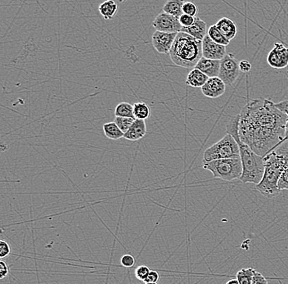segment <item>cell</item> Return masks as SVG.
Segmentation results:
<instances>
[{"label": "cell", "mask_w": 288, "mask_h": 284, "mask_svg": "<svg viewBox=\"0 0 288 284\" xmlns=\"http://www.w3.org/2000/svg\"><path fill=\"white\" fill-rule=\"evenodd\" d=\"M240 73L239 62L234 54L227 53L221 60L219 77L225 83L226 86H233L240 76Z\"/></svg>", "instance_id": "7"}, {"label": "cell", "mask_w": 288, "mask_h": 284, "mask_svg": "<svg viewBox=\"0 0 288 284\" xmlns=\"http://www.w3.org/2000/svg\"><path fill=\"white\" fill-rule=\"evenodd\" d=\"M226 46L217 44L206 36L203 40V57L207 59L221 60L225 57Z\"/></svg>", "instance_id": "11"}, {"label": "cell", "mask_w": 288, "mask_h": 284, "mask_svg": "<svg viewBox=\"0 0 288 284\" xmlns=\"http://www.w3.org/2000/svg\"><path fill=\"white\" fill-rule=\"evenodd\" d=\"M219 31L223 34L226 39L231 41L237 34V26L233 20L228 18H222L216 24Z\"/></svg>", "instance_id": "16"}, {"label": "cell", "mask_w": 288, "mask_h": 284, "mask_svg": "<svg viewBox=\"0 0 288 284\" xmlns=\"http://www.w3.org/2000/svg\"><path fill=\"white\" fill-rule=\"evenodd\" d=\"M184 3H185V2L181 1V0H169V1H167L164 5L163 12L179 18L184 14V13H183Z\"/></svg>", "instance_id": "19"}, {"label": "cell", "mask_w": 288, "mask_h": 284, "mask_svg": "<svg viewBox=\"0 0 288 284\" xmlns=\"http://www.w3.org/2000/svg\"><path fill=\"white\" fill-rule=\"evenodd\" d=\"M116 117H125V118H135L134 116V106L129 103H120L115 109Z\"/></svg>", "instance_id": "21"}, {"label": "cell", "mask_w": 288, "mask_h": 284, "mask_svg": "<svg viewBox=\"0 0 288 284\" xmlns=\"http://www.w3.org/2000/svg\"><path fill=\"white\" fill-rule=\"evenodd\" d=\"M265 174L255 189L268 198L278 196L280 190L278 189V182L283 172L287 170L285 164L273 151H271L264 157Z\"/></svg>", "instance_id": "4"}, {"label": "cell", "mask_w": 288, "mask_h": 284, "mask_svg": "<svg viewBox=\"0 0 288 284\" xmlns=\"http://www.w3.org/2000/svg\"><path fill=\"white\" fill-rule=\"evenodd\" d=\"M268 64L275 69H283L288 66V48L281 43H275L267 56Z\"/></svg>", "instance_id": "9"}, {"label": "cell", "mask_w": 288, "mask_h": 284, "mask_svg": "<svg viewBox=\"0 0 288 284\" xmlns=\"http://www.w3.org/2000/svg\"><path fill=\"white\" fill-rule=\"evenodd\" d=\"M207 36L213 41L216 42L217 44H220V45H223V46H227L230 43L229 40H228L225 37L223 36L220 31H219L216 25L210 26V28L208 29Z\"/></svg>", "instance_id": "23"}, {"label": "cell", "mask_w": 288, "mask_h": 284, "mask_svg": "<svg viewBox=\"0 0 288 284\" xmlns=\"http://www.w3.org/2000/svg\"><path fill=\"white\" fill-rule=\"evenodd\" d=\"M240 115L229 117L226 124L227 134L231 135L236 140L240 151V158L242 165V175L240 180L244 183L259 184L265 174L264 157L257 155L252 148L242 142L239 137L238 126Z\"/></svg>", "instance_id": "2"}, {"label": "cell", "mask_w": 288, "mask_h": 284, "mask_svg": "<svg viewBox=\"0 0 288 284\" xmlns=\"http://www.w3.org/2000/svg\"><path fill=\"white\" fill-rule=\"evenodd\" d=\"M135 118H125V117H116L114 122L118 125L120 130L125 134L132 126Z\"/></svg>", "instance_id": "26"}, {"label": "cell", "mask_w": 288, "mask_h": 284, "mask_svg": "<svg viewBox=\"0 0 288 284\" xmlns=\"http://www.w3.org/2000/svg\"><path fill=\"white\" fill-rule=\"evenodd\" d=\"M252 63L247 60H241V62H239V68L241 72L248 73L252 70Z\"/></svg>", "instance_id": "35"}, {"label": "cell", "mask_w": 288, "mask_h": 284, "mask_svg": "<svg viewBox=\"0 0 288 284\" xmlns=\"http://www.w3.org/2000/svg\"><path fill=\"white\" fill-rule=\"evenodd\" d=\"M152 26L156 31L166 33H179L183 29L178 18L164 12L156 16L152 22Z\"/></svg>", "instance_id": "8"}, {"label": "cell", "mask_w": 288, "mask_h": 284, "mask_svg": "<svg viewBox=\"0 0 288 284\" xmlns=\"http://www.w3.org/2000/svg\"><path fill=\"white\" fill-rule=\"evenodd\" d=\"M11 253V248L6 241H0V258H6Z\"/></svg>", "instance_id": "31"}, {"label": "cell", "mask_w": 288, "mask_h": 284, "mask_svg": "<svg viewBox=\"0 0 288 284\" xmlns=\"http://www.w3.org/2000/svg\"><path fill=\"white\" fill-rule=\"evenodd\" d=\"M120 264H121L124 267H126V268H131V267L135 266V257L131 256V255H130V254L124 255V256L121 257V259H120Z\"/></svg>", "instance_id": "32"}, {"label": "cell", "mask_w": 288, "mask_h": 284, "mask_svg": "<svg viewBox=\"0 0 288 284\" xmlns=\"http://www.w3.org/2000/svg\"><path fill=\"white\" fill-rule=\"evenodd\" d=\"M150 271L151 269L148 268V266H138L137 269H135V277H136V279L140 280V281L145 282Z\"/></svg>", "instance_id": "27"}, {"label": "cell", "mask_w": 288, "mask_h": 284, "mask_svg": "<svg viewBox=\"0 0 288 284\" xmlns=\"http://www.w3.org/2000/svg\"><path fill=\"white\" fill-rule=\"evenodd\" d=\"M144 284H158L157 283H145Z\"/></svg>", "instance_id": "39"}, {"label": "cell", "mask_w": 288, "mask_h": 284, "mask_svg": "<svg viewBox=\"0 0 288 284\" xmlns=\"http://www.w3.org/2000/svg\"><path fill=\"white\" fill-rule=\"evenodd\" d=\"M207 31L206 23L200 18L197 17L194 23L189 27H183L181 32H185L195 39L203 41L204 38L207 36Z\"/></svg>", "instance_id": "14"}, {"label": "cell", "mask_w": 288, "mask_h": 284, "mask_svg": "<svg viewBox=\"0 0 288 284\" xmlns=\"http://www.w3.org/2000/svg\"><path fill=\"white\" fill-rule=\"evenodd\" d=\"M277 108L279 109L281 111H283L284 113L287 114L288 116V100H283V101L279 102L278 104H275ZM284 141H288V119L286 124L285 129V139Z\"/></svg>", "instance_id": "29"}, {"label": "cell", "mask_w": 288, "mask_h": 284, "mask_svg": "<svg viewBox=\"0 0 288 284\" xmlns=\"http://www.w3.org/2000/svg\"><path fill=\"white\" fill-rule=\"evenodd\" d=\"M255 269L252 268H244L237 273V279L239 284H252Z\"/></svg>", "instance_id": "24"}, {"label": "cell", "mask_w": 288, "mask_h": 284, "mask_svg": "<svg viewBox=\"0 0 288 284\" xmlns=\"http://www.w3.org/2000/svg\"><path fill=\"white\" fill-rule=\"evenodd\" d=\"M226 284H239V282L237 281V279H230L229 281L226 283Z\"/></svg>", "instance_id": "38"}, {"label": "cell", "mask_w": 288, "mask_h": 284, "mask_svg": "<svg viewBox=\"0 0 288 284\" xmlns=\"http://www.w3.org/2000/svg\"><path fill=\"white\" fill-rule=\"evenodd\" d=\"M203 168L213 174L214 177L225 181L240 179L242 175L241 158H229L203 163Z\"/></svg>", "instance_id": "5"}, {"label": "cell", "mask_w": 288, "mask_h": 284, "mask_svg": "<svg viewBox=\"0 0 288 284\" xmlns=\"http://www.w3.org/2000/svg\"><path fill=\"white\" fill-rule=\"evenodd\" d=\"M252 284H269V282L262 274H260V272H257L255 270Z\"/></svg>", "instance_id": "34"}, {"label": "cell", "mask_w": 288, "mask_h": 284, "mask_svg": "<svg viewBox=\"0 0 288 284\" xmlns=\"http://www.w3.org/2000/svg\"><path fill=\"white\" fill-rule=\"evenodd\" d=\"M119 6L118 3H116L112 0H107L103 3H101L99 7V11L100 14L102 16L105 20H111L114 18V16L117 14Z\"/></svg>", "instance_id": "18"}, {"label": "cell", "mask_w": 288, "mask_h": 284, "mask_svg": "<svg viewBox=\"0 0 288 284\" xmlns=\"http://www.w3.org/2000/svg\"><path fill=\"white\" fill-rule=\"evenodd\" d=\"M178 33H166L155 31L152 36V45L159 53H169Z\"/></svg>", "instance_id": "10"}, {"label": "cell", "mask_w": 288, "mask_h": 284, "mask_svg": "<svg viewBox=\"0 0 288 284\" xmlns=\"http://www.w3.org/2000/svg\"><path fill=\"white\" fill-rule=\"evenodd\" d=\"M279 190H288V169H287L281 176L278 182Z\"/></svg>", "instance_id": "33"}, {"label": "cell", "mask_w": 288, "mask_h": 284, "mask_svg": "<svg viewBox=\"0 0 288 284\" xmlns=\"http://www.w3.org/2000/svg\"><path fill=\"white\" fill-rule=\"evenodd\" d=\"M160 279V274L158 272L151 270L148 274V278L146 279L145 283H157Z\"/></svg>", "instance_id": "37"}, {"label": "cell", "mask_w": 288, "mask_h": 284, "mask_svg": "<svg viewBox=\"0 0 288 284\" xmlns=\"http://www.w3.org/2000/svg\"><path fill=\"white\" fill-rule=\"evenodd\" d=\"M196 18H197V17L193 18V17H191V16H188L184 13L179 18V22H180L183 27H189V26H192V24L194 23Z\"/></svg>", "instance_id": "30"}, {"label": "cell", "mask_w": 288, "mask_h": 284, "mask_svg": "<svg viewBox=\"0 0 288 284\" xmlns=\"http://www.w3.org/2000/svg\"><path fill=\"white\" fill-rule=\"evenodd\" d=\"M183 13L193 18L197 17L198 13V7L192 2H185L183 5Z\"/></svg>", "instance_id": "28"}, {"label": "cell", "mask_w": 288, "mask_h": 284, "mask_svg": "<svg viewBox=\"0 0 288 284\" xmlns=\"http://www.w3.org/2000/svg\"><path fill=\"white\" fill-rule=\"evenodd\" d=\"M237 158H240L238 144L233 136L227 134L222 138V140L205 150L203 155V163Z\"/></svg>", "instance_id": "6"}, {"label": "cell", "mask_w": 288, "mask_h": 284, "mask_svg": "<svg viewBox=\"0 0 288 284\" xmlns=\"http://www.w3.org/2000/svg\"><path fill=\"white\" fill-rule=\"evenodd\" d=\"M226 85L220 77L209 78L202 88L203 95L209 98H218L225 93Z\"/></svg>", "instance_id": "12"}, {"label": "cell", "mask_w": 288, "mask_h": 284, "mask_svg": "<svg viewBox=\"0 0 288 284\" xmlns=\"http://www.w3.org/2000/svg\"><path fill=\"white\" fill-rule=\"evenodd\" d=\"M209 77L198 69H192L187 76L186 84L193 88H203Z\"/></svg>", "instance_id": "17"}, {"label": "cell", "mask_w": 288, "mask_h": 284, "mask_svg": "<svg viewBox=\"0 0 288 284\" xmlns=\"http://www.w3.org/2000/svg\"><path fill=\"white\" fill-rule=\"evenodd\" d=\"M239 115L240 140L257 155L265 157L284 141L288 115L270 99H253Z\"/></svg>", "instance_id": "1"}, {"label": "cell", "mask_w": 288, "mask_h": 284, "mask_svg": "<svg viewBox=\"0 0 288 284\" xmlns=\"http://www.w3.org/2000/svg\"><path fill=\"white\" fill-rule=\"evenodd\" d=\"M133 106H134V116L135 119L145 121L150 116V108L145 103L138 102V103H135Z\"/></svg>", "instance_id": "22"}, {"label": "cell", "mask_w": 288, "mask_h": 284, "mask_svg": "<svg viewBox=\"0 0 288 284\" xmlns=\"http://www.w3.org/2000/svg\"><path fill=\"white\" fill-rule=\"evenodd\" d=\"M169 56L177 66L194 69L203 57V41L185 32H179L170 49Z\"/></svg>", "instance_id": "3"}, {"label": "cell", "mask_w": 288, "mask_h": 284, "mask_svg": "<svg viewBox=\"0 0 288 284\" xmlns=\"http://www.w3.org/2000/svg\"><path fill=\"white\" fill-rule=\"evenodd\" d=\"M276 155L283 160L285 164L286 167L288 169V141H283L280 144L278 145L275 148L272 150Z\"/></svg>", "instance_id": "25"}, {"label": "cell", "mask_w": 288, "mask_h": 284, "mask_svg": "<svg viewBox=\"0 0 288 284\" xmlns=\"http://www.w3.org/2000/svg\"><path fill=\"white\" fill-rule=\"evenodd\" d=\"M103 131L106 137L112 140H119L124 138L125 135L114 122L105 123L103 124Z\"/></svg>", "instance_id": "20"}, {"label": "cell", "mask_w": 288, "mask_h": 284, "mask_svg": "<svg viewBox=\"0 0 288 284\" xmlns=\"http://www.w3.org/2000/svg\"><path fill=\"white\" fill-rule=\"evenodd\" d=\"M147 134V125L145 121L135 119L132 126L124 135L125 140L130 141H138L143 139Z\"/></svg>", "instance_id": "15"}, {"label": "cell", "mask_w": 288, "mask_h": 284, "mask_svg": "<svg viewBox=\"0 0 288 284\" xmlns=\"http://www.w3.org/2000/svg\"><path fill=\"white\" fill-rule=\"evenodd\" d=\"M220 63V60L207 59L203 57L195 68L201 71L209 78L219 77Z\"/></svg>", "instance_id": "13"}, {"label": "cell", "mask_w": 288, "mask_h": 284, "mask_svg": "<svg viewBox=\"0 0 288 284\" xmlns=\"http://www.w3.org/2000/svg\"><path fill=\"white\" fill-rule=\"evenodd\" d=\"M8 274H9V269L7 264L3 261H0V279H4L5 277L8 276Z\"/></svg>", "instance_id": "36"}]
</instances>
